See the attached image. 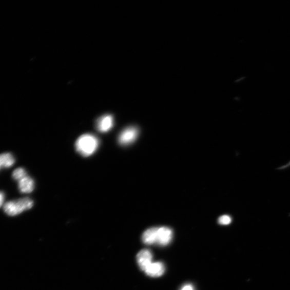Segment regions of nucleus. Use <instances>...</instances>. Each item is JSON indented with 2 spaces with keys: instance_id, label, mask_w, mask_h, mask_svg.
<instances>
[{
  "instance_id": "6",
  "label": "nucleus",
  "mask_w": 290,
  "mask_h": 290,
  "mask_svg": "<svg viewBox=\"0 0 290 290\" xmlns=\"http://www.w3.org/2000/svg\"><path fill=\"white\" fill-rule=\"evenodd\" d=\"M114 125L113 118L111 115L106 114L100 118L96 122V129L101 133L109 132Z\"/></svg>"
},
{
  "instance_id": "13",
  "label": "nucleus",
  "mask_w": 290,
  "mask_h": 290,
  "mask_svg": "<svg viewBox=\"0 0 290 290\" xmlns=\"http://www.w3.org/2000/svg\"><path fill=\"white\" fill-rule=\"evenodd\" d=\"M5 199V195L3 191H0V207H1L4 203Z\"/></svg>"
},
{
  "instance_id": "10",
  "label": "nucleus",
  "mask_w": 290,
  "mask_h": 290,
  "mask_svg": "<svg viewBox=\"0 0 290 290\" xmlns=\"http://www.w3.org/2000/svg\"><path fill=\"white\" fill-rule=\"evenodd\" d=\"M15 162V159L10 153H5L0 154V170L13 166Z\"/></svg>"
},
{
  "instance_id": "8",
  "label": "nucleus",
  "mask_w": 290,
  "mask_h": 290,
  "mask_svg": "<svg viewBox=\"0 0 290 290\" xmlns=\"http://www.w3.org/2000/svg\"><path fill=\"white\" fill-rule=\"evenodd\" d=\"M18 187L21 193H31L34 188V182L31 178L28 176L18 181Z\"/></svg>"
},
{
  "instance_id": "1",
  "label": "nucleus",
  "mask_w": 290,
  "mask_h": 290,
  "mask_svg": "<svg viewBox=\"0 0 290 290\" xmlns=\"http://www.w3.org/2000/svg\"><path fill=\"white\" fill-rule=\"evenodd\" d=\"M100 145L99 138L94 134H85L80 137L75 143L76 151L85 157L93 154Z\"/></svg>"
},
{
  "instance_id": "5",
  "label": "nucleus",
  "mask_w": 290,
  "mask_h": 290,
  "mask_svg": "<svg viewBox=\"0 0 290 290\" xmlns=\"http://www.w3.org/2000/svg\"><path fill=\"white\" fill-rule=\"evenodd\" d=\"M172 231L167 227H158L157 231V244L160 246H167L172 238Z\"/></svg>"
},
{
  "instance_id": "2",
  "label": "nucleus",
  "mask_w": 290,
  "mask_h": 290,
  "mask_svg": "<svg viewBox=\"0 0 290 290\" xmlns=\"http://www.w3.org/2000/svg\"><path fill=\"white\" fill-rule=\"evenodd\" d=\"M33 205V201L26 197V198L7 202L4 205V210L10 216H15L30 209Z\"/></svg>"
},
{
  "instance_id": "11",
  "label": "nucleus",
  "mask_w": 290,
  "mask_h": 290,
  "mask_svg": "<svg viewBox=\"0 0 290 290\" xmlns=\"http://www.w3.org/2000/svg\"><path fill=\"white\" fill-rule=\"evenodd\" d=\"M27 176H28L27 171L24 168L21 167L15 169L12 173L13 179L17 181H19Z\"/></svg>"
},
{
  "instance_id": "14",
  "label": "nucleus",
  "mask_w": 290,
  "mask_h": 290,
  "mask_svg": "<svg viewBox=\"0 0 290 290\" xmlns=\"http://www.w3.org/2000/svg\"><path fill=\"white\" fill-rule=\"evenodd\" d=\"M181 290H194L193 286L191 284L184 285Z\"/></svg>"
},
{
  "instance_id": "7",
  "label": "nucleus",
  "mask_w": 290,
  "mask_h": 290,
  "mask_svg": "<svg viewBox=\"0 0 290 290\" xmlns=\"http://www.w3.org/2000/svg\"><path fill=\"white\" fill-rule=\"evenodd\" d=\"M165 272V265L160 262L152 263L144 272L147 275L152 277L161 276Z\"/></svg>"
},
{
  "instance_id": "3",
  "label": "nucleus",
  "mask_w": 290,
  "mask_h": 290,
  "mask_svg": "<svg viewBox=\"0 0 290 290\" xmlns=\"http://www.w3.org/2000/svg\"><path fill=\"white\" fill-rule=\"evenodd\" d=\"M139 135V130L135 126L127 127L119 136V144L124 146H128L135 142Z\"/></svg>"
},
{
  "instance_id": "9",
  "label": "nucleus",
  "mask_w": 290,
  "mask_h": 290,
  "mask_svg": "<svg viewBox=\"0 0 290 290\" xmlns=\"http://www.w3.org/2000/svg\"><path fill=\"white\" fill-rule=\"evenodd\" d=\"M158 228V227L150 228L144 232L142 240L145 244L151 245L157 243Z\"/></svg>"
},
{
  "instance_id": "4",
  "label": "nucleus",
  "mask_w": 290,
  "mask_h": 290,
  "mask_svg": "<svg viewBox=\"0 0 290 290\" xmlns=\"http://www.w3.org/2000/svg\"><path fill=\"white\" fill-rule=\"evenodd\" d=\"M153 255L148 249H143L137 255V261L141 269L145 272L152 263Z\"/></svg>"
},
{
  "instance_id": "12",
  "label": "nucleus",
  "mask_w": 290,
  "mask_h": 290,
  "mask_svg": "<svg viewBox=\"0 0 290 290\" xmlns=\"http://www.w3.org/2000/svg\"><path fill=\"white\" fill-rule=\"evenodd\" d=\"M231 222V219L230 216L224 215L220 217L218 219V222L220 224L227 225L229 224Z\"/></svg>"
}]
</instances>
